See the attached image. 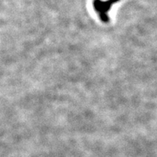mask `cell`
<instances>
[{"label": "cell", "mask_w": 157, "mask_h": 157, "mask_svg": "<svg viewBox=\"0 0 157 157\" xmlns=\"http://www.w3.org/2000/svg\"><path fill=\"white\" fill-rule=\"evenodd\" d=\"M120 0H106V1H102V0H93V7L95 10L99 15L100 19L103 23H108L109 21V17L108 15V13L112 7L113 4L118 2Z\"/></svg>", "instance_id": "obj_1"}]
</instances>
